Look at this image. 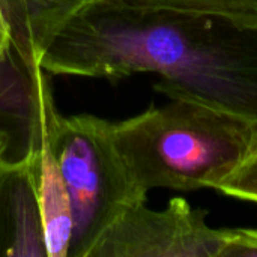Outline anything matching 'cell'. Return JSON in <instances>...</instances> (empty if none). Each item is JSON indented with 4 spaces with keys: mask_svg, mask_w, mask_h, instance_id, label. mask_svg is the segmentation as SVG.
<instances>
[{
    "mask_svg": "<svg viewBox=\"0 0 257 257\" xmlns=\"http://www.w3.org/2000/svg\"><path fill=\"white\" fill-rule=\"evenodd\" d=\"M53 75L119 81L160 77L170 99H193L257 123V21L125 0H92L36 53Z\"/></svg>",
    "mask_w": 257,
    "mask_h": 257,
    "instance_id": "1",
    "label": "cell"
},
{
    "mask_svg": "<svg viewBox=\"0 0 257 257\" xmlns=\"http://www.w3.org/2000/svg\"><path fill=\"white\" fill-rule=\"evenodd\" d=\"M111 140L136 187L194 191L215 188L235 173L257 145V123L193 99L108 120Z\"/></svg>",
    "mask_w": 257,
    "mask_h": 257,
    "instance_id": "2",
    "label": "cell"
},
{
    "mask_svg": "<svg viewBox=\"0 0 257 257\" xmlns=\"http://www.w3.org/2000/svg\"><path fill=\"white\" fill-rule=\"evenodd\" d=\"M54 145L72 217L68 257H89L116 218L130 206L146 202L148 196L133 182L107 119L60 114Z\"/></svg>",
    "mask_w": 257,
    "mask_h": 257,
    "instance_id": "3",
    "label": "cell"
},
{
    "mask_svg": "<svg viewBox=\"0 0 257 257\" xmlns=\"http://www.w3.org/2000/svg\"><path fill=\"white\" fill-rule=\"evenodd\" d=\"M206 215L179 197L161 211L137 203L102 233L89 257H220L226 229L211 227Z\"/></svg>",
    "mask_w": 257,
    "mask_h": 257,
    "instance_id": "4",
    "label": "cell"
},
{
    "mask_svg": "<svg viewBox=\"0 0 257 257\" xmlns=\"http://www.w3.org/2000/svg\"><path fill=\"white\" fill-rule=\"evenodd\" d=\"M27 66L30 111L26 151L30 152L35 164L47 256L68 257L72 236V217L54 145L56 125L60 113L53 95L51 75L39 66L36 56L27 59Z\"/></svg>",
    "mask_w": 257,
    "mask_h": 257,
    "instance_id": "5",
    "label": "cell"
},
{
    "mask_svg": "<svg viewBox=\"0 0 257 257\" xmlns=\"http://www.w3.org/2000/svg\"><path fill=\"white\" fill-rule=\"evenodd\" d=\"M0 257H48L29 151L0 160Z\"/></svg>",
    "mask_w": 257,
    "mask_h": 257,
    "instance_id": "6",
    "label": "cell"
},
{
    "mask_svg": "<svg viewBox=\"0 0 257 257\" xmlns=\"http://www.w3.org/2000/svg\"><path fill=\"white\" fill-rule=\"evenodd\" d=\"M12 26V44L35 54L77 9L92 0H0Z\"/></svg>",
    "mask_w": 257,
    "mask_h": 257,
    "instance_id": "7",
    "label": "cell"
},
{
    "mask_svg": "<svg viewBox=\"0 0 257 257\" xmlns=\"http://www.w3.org/2000/svg\"><path fill=\"white\" fill-rule=\"evenodd\" d=\"M125 2L134 5L215 12V14H224L236 18L257 21V0H125Z\"/></svg>",
    "mask_w": 257,
    "mask_h": 257,
    "instance_id": "8",
    "label": "cell"
},
{
    "mask_svg": "<svg viewBox=\"0 0 257 257\" xmlns=\"http://www.w3.org/2000/svg\"><path fill=\"white\" fill-rule=\"evenodd\" d=\"M218 191L238 200L257 203V145L241 167L218 187Z\"/></svg>",
    "mask_w": 257,
    "mask_h": 257,
    "instance_id": "9",
    "label": "cell"
},
{
    "mask_svg": "<svg viewBox=\"0 0 257 257\" xmlns=\"http://www.w3.org/2000/svg\"><path fill=\"white\" fill-rule=\"evenodd\" d=\"M220 257H257V229H226Z\"/></svg>",
    "mask_w": 257,
    "mask_h": 257,
    "instance_id": "10",
    "label": "cell"
},
{
    "mask_svg": "<svg viewBox=\"0 0 257 257\" xmlns=\"http://www.w3.org/2000/svg\"><path fill=\"white\" fill-rule=\"evenodd\" d=\"M12 26L9 23V18L5 12V8L0 2V63L5 60L8 53L12 47Z\"/></svg>",
    "mask_w": 257,
    "mask_h": 257,
    "instance_id": "11",
    "label": "cell"
},
{
    "mask_svg": "<svg viewBox=\"0 0 257 257\" xmlns=\"http://www.w3.org/2000/svg\"><path fill=\"white\" fill-rule=\"evenodd\" d=\"M9 143H11V139H9V134L0 128V160L3 157L8 155V149H9Z\"/></svg>",
    "mask_w": 257,
    "mask_h": 257,
    "instance_id": "12",
    "label": "cell"
}]
</instances>
